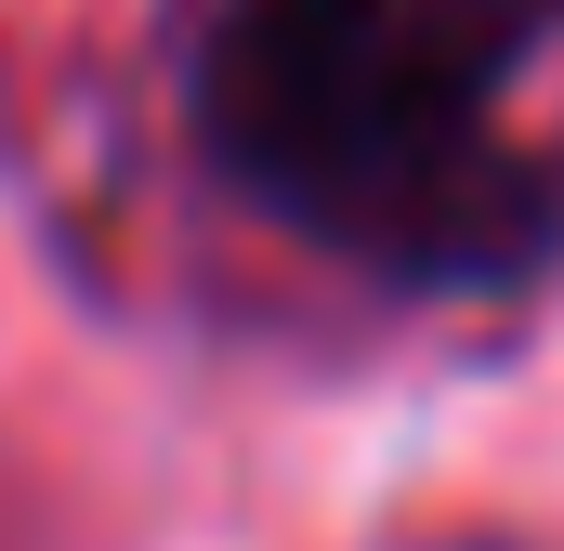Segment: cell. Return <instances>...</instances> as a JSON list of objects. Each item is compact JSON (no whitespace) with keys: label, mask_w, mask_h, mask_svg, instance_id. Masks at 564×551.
<instances>
[{"label":"cell","mask_w":564,"mask_h":551,"mask_svg":"<svg viewBox=\"0 0 564 551\" xmlns=\"http://www.w3.org/2000/svg\"><path fill=\"white\" fill-rule=\"evenodd\" d=\"M512 13H525V26H552V13H564V0H512Z\"/></svg>","instance_id":"2"},{"label":"cell","mask_w":564,"mask_h":551,"mask_svg":"<svg viewBox=\"0 0 564 551\" xmlns=\"http://www.w3.org/2000/svg\"><path fill=\"white\" fill-rule=\"evenodd\" d=\"M539 53L512 0H224L197 26V158L302 250L381 289H512L552 263L564 184L499 93Z\"/></svg>","instance_id":"1"}]
</instances>
